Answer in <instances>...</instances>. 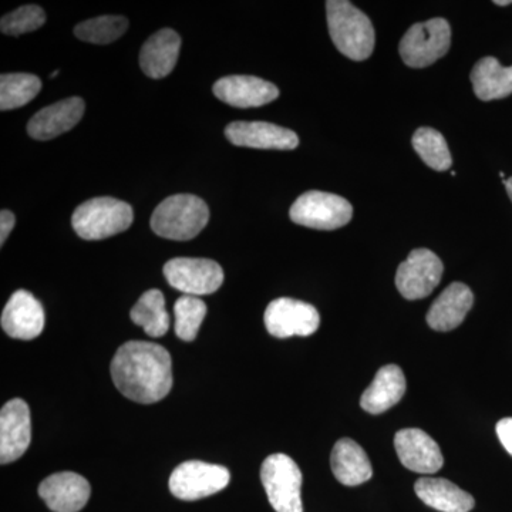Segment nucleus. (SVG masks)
Listing matches in <instances>:
<instances>
[{
    "mask_svg": "<svg viewBox=\"0 0 512 512\" xmlns=\"http://www.w3.org/2000/svg\"><path fill=\"white\" fill-rule=\"evenodd\" d=\"M111 379L127 399L141 404L160 402L173 387V360L153 342L124 343L110 366Z\"/></svg>",
    "mask_w": 512,
    "mask_h": 512,
    "instance_id": "f257e3e1",
    "label": "nucleus"
},
{
    "mask_svg": "<svg viewBox=\"0 0 512 512\" xmlns=\"http://www.w3.org/2000/svg\"><path fill=\"white\" fill-rule=\"evenodd\" d=\"M326 13L329 35L336 49L355 62L369 59L375 50L376 36L367 15L348 0H329Z\"/></svg>",
    "mask_w": 512,
    "mask_h": 512,
    "instance_id": "f03ea898",
    "label": "nucleus"
},
{
    "mask_svg": "<svg viewBox=\"0 0 512 512\" xmlns=\"http://www.w3.org/2000/svg\"><path fill=\"white\" fill-rule=\"evenodd\" d=\"M210 208L201 198L178 194L165 198L151 215V229L171 241H190L207 227Z\"/></svg>",
    "mask_w": 512,
    "mask_h": 512,
    "instance_id": "7ed1b4c3",
    "label": "nucleus"
},
{
    "mask_svg": "<svg viewBox=\"0 0 512 512\" xmlns=\"http://www.w3.org/2000/svg\"><path fill=\"white\" fill-rule=\"evenodd\" d=\"M133 208L111 197L92 198L73 212L72 227L86 241H100L127 231L133 224Z\"/></svg>",
    "mask_w": 512,
    "mask_h": 512,
    "instance_id": "20e7f679",
    "label": "nucleus"
},
{
    "mask_svg": "<svg viewBox=\"0 0 512 512\" xmlns=\"http://www.w3.org/2000/svg\"><path fill=\"white\" fill-rule=\"evenodd\" d=\"M261 481L276 512H303L302 471L286 454H272L261 467Z\"/></svg>",
    "mask_w": 512,
    "mask_h": 512,
    "instance_id": "39448f33",
    "label": "nucleus"
},
{
    "mask_svg": "<svg viewBox=\"0 0 512 512\" xmlns=\"http://www.w3.org/2000/svg\"><path fill=\"white\" fill-rule=\"evenodd\" d=\"M450 46V23L443 18H434L429 22L416 23L407 30L399 52L407 66L423 69L446 56Z\"/></svg>",
    "mask_w": 512,
    "mask_h": 512,
    "instance_id": "423d86ee",
    "label": "nucleus"
},
{
    "mask_svg": "<svg viewBox=\"0 0 512 512\" xmlns=\"http://www.w3.org/2000/svg\"><path fill=\"white\" fill-rule=\"evenodd\" d=\"M289 217L302 227L333 231L349 224L353 217V207L339 195L308 191L292 205Z\"/></svg>",
    "mask_w": 512,
    "mask_h": 512,
    "instance_id": "0eeeda50",
    "label": "nucleus"
},
{
    "mask_svg": "<svg viewBox=\"0 0 512 512\" xmlns=\"http://www.w3.org/2000/svg\"><path fill=\"white\" fill-rule=\"evenodd\" d=\"M229 480L228 468L204 461H185L171 474L168 487L178 500L197 501L220 493L227 488Z\"/></svg>",
    "mask_w": 512,
    "mask_h": 512,
    "instance_id": "6e6552de",
    "label": "nucleus"
},
{
    "mask_svg": "<svg viewBox=\"0 0 512 512\" xmlns=\"http://www.w3.org/2000/svg\"><path fill=\"white\" fill-rule=\"evenodd\" d=\"M168 284L185 295H211L224 284V271L218 262L204 258H174L164 265Z\"/></svg>",
    "mask_w": 512,
    "mask_h": 512,
    "instance_id": "1a4fd4ad",
    "label": "nucleus"
},
{
    "mask_svg": "<svg viewBox=\"0 0 512 512\" xmlns=\"http://www.w3.org/2000/svg\"><path fill=\"white\" fill-rule=\"evenodd\" d=\"M443 269V262L433 251L414 249L397 269V289L407 301L427 298L439 286Z\"/></svg>",
    "mask_w": 512,
    "mask_h": 512,
    "instance_id": "9d476101",
    "label": "nucleus"
},
{
    "mask_svg": "<svg viewBox=\"0 0 512 512\" xmlns=\"http://www.w3.org/2000/svg\"><path fill=\"white\" fill-rule=\"evenodd\" d=\"M266 330L279 339L311 336L319 329L318 309L309 303L291 298H279L269 303L265 311Z\"/></svg>",
    "mask_w": 512,
    "mask_h": 512,
    "instance_id": "9b49d317",
    "label": "nucleus"
},
{
    "mask_svg": "<svg viewBox=\"0 0 512 512\" xmlns=\"http://www.w3.org/2000/svg\"><path fill=\"white\" fill-rule=\"evenodd\" d=\"M32 440V423L28 404L13 399L0 412V463H13L26 453Z\"/></svg>",
    "mask_w": 512,
    "mask_h": 512,
    "instance_id": "f8f14e48",
    "label": "nucleus"
},
{
    "mask_svg": "<svg viewBox=\"0 0 512 512\" xmlns=\"http://www.w3.org/2000/svg\"><path fill=\"white\" fill-rule=\"evenodd\" d=\"M229 143L258 150H295L299 137L295 131L265 121H235L225 128Z\"/></svg>",
    "mask_w": 512,
    "mask_h": 512,
    "instance_id": "ddd939ff",
    "label": "nucleus"
},
{
    "mask_svg": "<svg viewBox=\"0 0 512 512\" xmlns=\"http://www.w3.org/2000/svg\"><path fill=\"white\" fill-rule=\"evenodd\" d=\"M0 322L10 338L32 340L45 329V311L32 293L16 291L6 303Z\"/></svg>",
    "mask_w": 512,
    "mask_h": 512,
    "instance_id": "4468645a",
    "label": "nucleus"
},
{
    "mask_svg": "<svg viewBox=\"0 0 512 512\" xmlns=\"http://www.w3.org/2000/svg\"><path fill=\"white\" fill-rule=\"evenodd\" d=\"M215 97L237 109H254L278 99L279 89L274 83L254 76L222 77L212 87Z\"/></svg>",
    "mask_w": 512,
    "mask_h": 512,
    "instance_id": "2eb2a0df",
    "label": "nucleus"
},
{
    "mask_svg": "<svg viewBox=\"0 0 512 512\" xmlns=\"http://www.w3.org/2000/svg\"><path fill=\"white\" fill-rule=\"evenodd\" d=\"M400 463L414 473L434 474L444 464L439 444L420 429H403L394 437Z\"/></svg>",
    "mask_w": 512,
    "mask_h": 512,
    "instance_id": "dca6fc26",
    "label": "nucleus"
},
{
    "mask_svg": "<svg viewBox=\"0 0 512 512\" xmlns=\"http://www.w3.org/2000/svg\"><path fill=\"white\" fill-rule=\"evenodd\" d=\"M92 488L89 481L72 473H56L39 485V495L47 507L55 512H79L89 503Z\"/></svg>",
    "mask_w": 512,
    "mask_h": 512,
    "instance_id": "f3484780",
    "label": "nucleus"
},
{
    "mask_svg": "<svg viewBox=\"0 0 512 512\" xmlns=\"http://www.w3.org/2000/svg\"><path fill=\"white\" fill-rule=\"evenodd\" d=\"M84 107L86 104L80 97H70L45 107L30 119L29 136L35 140L47 141L67 133L82 120Z\"/></svg>",
    "mask_w": 512,
    "mask_h": 512,
    "instance_id": "a211bd4d",
    "label": "nucleus"
},
{
    "mask_svg": "<svg viewBox=\"0 0 512 512\" xmlns=\"http://www.w3.org/2000/svg\"><path fill=\"white\" fill-rule=\"evenodd\" d=\"M474 305V295L466 284L454 282L444 289L427 312V323L437 332H450L466 319Z\"/></svg>",
    "mask_w": 512,
    "mask_h": 512,
    "instance_id": "6ab92c4d",
    "label": "nucleus"
},
{
    "mask_svg": "<svg viewBox=\"0 0 512 512\" xmlns=\"http://www.w3.org/2000/svg\"><path fill=\"white\" fill-rule=\"evenodd\" d=\"M180 49V35L173 29H161L141 47V70L151 79L167 77L177 64Z\"/></svg>",
    "mask_w": 512,
    "mask_h": 512,
    "instance_id": "aec40b11",
    "label": "nucleus"
},
{
    "mask_svg": "<svg viewBox=\"0 0 512 512\" xmlns=\"http://www.w3.org/2000/svg\"><path fill=\"white\" fill-rule=\"evenodd\" d=\"M406 389L403 370L396 365L384 366L362 394L360 406L367 413L382 414L403 399Z\"/></svg>",
    "mask_w": 512,
    "mask_h": 512,
    "instance_id": "412c9836",
    "label": "nucleus"
},
{
    "mask_svg": "<svg viewBox=\"0 0 512 512\" xmlns=\"http://www.w3.org/2000/svg\"><path fill=\"white\" fill-rule=\"evenodd\" d=\"M333 476L346 487H356L373 476L372 463L356 441L342 439L335 444L330 456Z\"/></svg>",
    "mask_w": 512,
    "mask_h": 512,
    "instance_id": "4be33fe9",
    "label": "nucleus"
},
{
    "mask_svg": "<svg viewBox=\"0 0 512 512\" xmlns=\"http://www.w3.org/2000/svg\"><path fill=\"white\" fill-rule=\"evenodd\" d=\"M414 491L424 504L440 512H470L476 505L473 495L446 478H420Z\"/></svg>",
    "mask_w": 512,
    "mask_h": 512,
    "instance_id": "5701e85b",
    "label": "nucleus"
},
{
    "mask_svg": "<svg viewBox=\"0 0 512 512\" xmlns=\"http://www.w3.org/2000/svg\"><path fill=\"white\" fill-rule=\"evenodd\" d=\"M470 79L480 100H500L512 94V66H501L495 57L478 60L471 70Z\"/></svg>",
    "mask_w": 512,
    "mask_h": 512,
    "instance_id": "b1692460",
    "label": "nucleus"
},
{
    "mask_svg": "<svg viewBox=\"0 0 512 512\" xmlns=\"http://www.w3.org/2000/svg\"><path fill=\"white\" fill-rule=\"evenodd\" d=\"M130 318L151 338L164 336L170 329V315L165 309L163 292L150 289L144 293L131 309Z\"/></svg>",
    "mask_w": 512,
    "mask_h": 512,
    "instance_id": "393cba45",
    "label": "nucleus"
},
{
    "mask_svg": "<svg viewBox=\"0 0 512 512\" xmlns=\"http://www.w3.org/2000/svg\"><path fill=\"white\" fill-rule=\"evenodd\" d=\"M42 90L35 74L8 73L0 77V110H15L26 106Z\"/></svg>",
    "mask_w": 512,
    "mask_h": 512,
    "instance_id": "a878e982",
    "label": "nucleus"
},
{
    "mask_svg": "<svg viewBox=\"0 0 512 512\" xmlns=\"http://www.w3.org/2000/svg\"><path fill=\"white\" fill-rule=\"evenodd\" d=\"M413 148L421 160L436 171H447L453 164L446 138L440 131L430 127H421L414 133Z\"/></svg>",
    "mask_w": 512,
    "mask_h": 512,
    "instance_id": "bb28decb",
    "label": "nucleus"
},
{
    "mask_svg": "<svg viewBox=\"0 0 512 512\" xmlns=\"http://www.w3.org/2000/svg\"><path fill=\"white\" fill-rule=\"evenodd\" d=\"M207 315V305L197 296L184 295L174 305L175 335L184 342L197 338Z\"/></svg>",
    "mask_w": 512,
    "mask_h": 512,
    "instance_id": "cd10ccee",
    "label": "nucleus"
},
{
    "mask_svg": "<svg viewBox=\"0 0 512 512\" xmlns=\"http://www.w3.org/2000/svg\"><path fill=\"white\" fill-rule=\"evenodd\" d=\"M127 29L128 20L123 16H99L77 25L74 35L93 45H109L120 39Z\"/></svg>",
    "mask_w": 512,
    "mask_h": 512,
    "instance_id": "c85d7f7f",
    "label": "nucleus"
},
{
    "mask_svg": "<svg viewBox=\"0 0 512 512\" xmlns=\"http://www.w3.org/2000/svg\"><path fill=\"white\" fill-rule=\"evenodd\" d=\"M46 22L45 10L36 5H26L13 10L0 20V30L3 35L20 36L35 32Z\"/></svg>",
    "mask_w": 512,
    "mask_h": 512,
    "instance_id": "c756f323",
    "label": "nucleus"
},
{
    "mask_svg": "<svg viewBox=\"0 0 512 512\" xmlns=\"http://www.w3.org/2000/svg\"><path fill=\"white\" fill-rule=\"evenodd\" d=\"M495 430H497V436L501 444H503L507 453L512 456V417H505V419L498 421Z\"/></svg>",
    "mask_w": 512,
    "mask_h": 512,
    "instance_id": "7c9ffc66",
    "label": "nucleus"
},
{
    "mask_svg": "<svg viewBox=\"0 0 512 512\" xmlns=\"http://www.w3.org/2000/svg\"><path fill=\"white\" fill-rule=\"evenodd\" d=\"M16 218L12 212L3 210L0 212V244H5L6 239L9 238L10 232L15 227Z\"/></svg>",
    "mask_w": 512,
    "mask_h": 512,
    "instance_id": "2f4dec72",
    "label": "nucleus"
},
{
    "mask_svg": "<svg viewBox=\"0 0 512 512\" xmlns=\"http://www.w3.org/2000/svg\"><path fill=\"white\" fill-rule=\"evenodd\" d=\"M503 183L505 184V187H507L508 195H510L512 201V177L508 178V180H504Z\"/></svg>",
    "mask_w": 512,
    "mask_h": 512,
    "instance_id": "473e14b6",
    "label": "nucleus"
},
{
    "mask_svg": "<svg viewBox=\"0 0 512 512\" xmlns=\"http://www.w3.org/2000/svg\"><path fill=\"white\" fill-rule=\"evenodd\" d=\"M494 3L497 6H508L512 5V0H495Z\"/></svg>",
    "mask_w": 512,
    "mask_h": 512,
    "instance_id": "72a5a7b5",
    "label": "nucleus"
},
{
    "mask_svg": "<svg viewBox=\"0 0 512 512\" xmlns=\"http://www.w3.org/2000/svg\"><path fill=\"white\" fill-rule=\"evenodd\" d=\"M57 74H59V70H55V72L50 74V79H55V77H57Z\"/></svg>",
    "mask_w": 512,
    "mask_h": 512,
    "instance_id": "f704fd0d",
    "label": "nucleus"
}]
</instances>
